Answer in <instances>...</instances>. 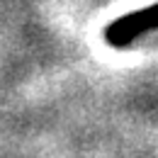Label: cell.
I'll return each mask as SVG.
<instances>
[{
	"label": "cell",
	"instance_id": "1",
	"mask_svg": "<svg viewBox=\"0 0 158 158\" xmlns=\"http://www.w3.org/2000/svg\"><path fill=\"white\" fill-rule=\"evenodd\" d=\"M151 29H158V2L114 20L105 29V39L110 46H129L134 39Z\"/></svg>",
	"mask_w": 158,
	"mask_h": 158
}]
</instances>
